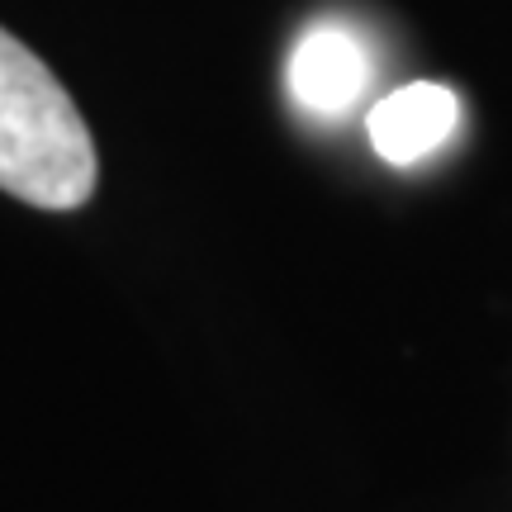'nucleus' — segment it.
Here are the masks:
<instances>
[{
    "label": "nucleus",
    "mask_w": 512,
    "mask_h": 512,
    "mask_svg": "<svg viewBox=\"0 0 512 512\" xmlns=\"http://www.w3.org/2000/svg\"><path fill=\"white\" fill-rule=\"evenodd\" d=\"M100 162L76 100L43 57L0 29V190L34 209H81Z\"/></svg>",
    "instance_id": "nucleus-1"
},
{
    "label": "nucleus",
    "mask_w": 512,
    "mask_h": 512,
    "mask_svg": "<svg viewBox=\"0 0 512 512\" xmlns=\"http://www.w3.org/2000/svg\"><path fill=\"white\" fill-rule=\"evenodd\" d=\"M460 119V100L451 86L441 81H413L399 86L384 100H375L366 114V133L370 147L380 152L389 166H413L422 157H432Z\"/></svg>",
    "instance_id": "nucleus-2"
},
{
    "label": "nucleus",
    "mask_w": 512,
    "mask_h": 512,
    "mask_svg": "<svg viewBox=\"0 0 512 512\" xmlns=\"http://www.w3.org/2000/svg\"><path fill=\"white\" fill-rule=\"evenodd\" d=\"M370 86V57L347 29H309L290 53V95L309 114H347Z\"/></svg>",
    "instance_id": "nucleus-3"
}]
</instances>
